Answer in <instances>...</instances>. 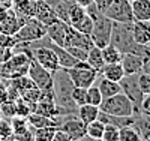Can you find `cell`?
Returning a JSON list of instances; mask_svg holds the SVG:
<instances>
[{
	"instance_id": "46",
	"label": "cell",
	"mask_w": 150,
	"mask_h": 141,
	"mask_svg": "<svg viewBox=\"0 0 150 141\" xmlns=\"http://www.w3.org/2000/svg\"><path fill=\"white\" fill-rule=\"evenodd\" d=\"M141 110L147 114H150V93L144 95L143 98V102H141Z\"/></svg>"
},
{
	"instance_id": "19",
	"label": "cell",
	"mask_w": 150,
	"mask_h": 141,
	"mask_svg": "<svg viewBox=\"0 0 150 141\" xmlns=\"http://www.w3.org/2000/svg\"><path fill=\"white\" fill-rule=\"evenodd\" d=\"M131 11L134 21H150V0H132Z\"/></svg>"
},
{
	"instance_id": "32",
	"label": "cell",
	"mask_w": 150,
	"mask_h": 141,
	"mask_svg": "<svg viewBox=\"0 0 150 141\" xmlns=\"http://www.w3.org/2000/svg\"><path fill=\"white\" fill-rule=\"evenodd\" d=\"M102 102V95L99 92V89L96 84H92L90 87H87V93H86V104H92L99 107Z\"/></svg>"
},
{
	"instance_id": "12",
	"label": "cell",
	"mask_w": 150,
	"mask_h": 141,
	"mask_svg": "<svg viewBox=\"0 0 150 141\" xmlns=\"http://www.w3.org/2000/svg\"><path fill=\"white\" fill-rule=\"evenodd\" d=\"M68 30H69V24L62 20H57L56 23L47 26V36L50 38L51 42H54L60 47H65Z\"/></svg>"
},
{
	"instance_id": "14",
	"label": "cell",
	"mask_w": 150,
	"mask_h": 141,
	"mask_svg": "<svg viewBox=\"0 0 150 141\" xmlns=\"http://www.w3.org/2000/svg\"><path fill=\"white\" fill-rule=\"evenodd\" d=\"M33 18H36L38 21H41L45 26H50L56 23L59 18L56 17V14L53 12L51 6H50L45 0H35V14Z\"/></svg>"
},
{
	"instance_id": "35",
	"label": "cell",
	"mask_w": 150,
	"mask_h": 141,
	"mask_svg": "<svg viewBox=\"0 0 150 141\" xmlns=\"http://www.w3.org/2000/svg\"><path fill=\"white\" fill-rule=\"evenodd\" d=\"M119 132H120V129L117 126H114V125H105L101 141H119Z\"/></svg>"
},
{
	"instance_id": "11",
	"label": "cell",
	"mask_w": 150,
	"mask_h": 141,
	"mask_svg": "<svg viewBox=\"0 0 150 141\" xmlns=\"http://www.w3.org/2000/svg\"><path fill=\"white\" fill-rule=\"evenodd\" d=\"M27 77L32 80L35 87H38L39 90L53 87V74L50 71H47L45 68H42L39 63H36L33 59L30 60V65H29V69H27Z\"/></svg>"
},
{
	"instance_id": "21",
	"label": "cell",
	"mask_w": 150,
	"mask_h": 141,
	"mask_svg": "<svg viewBox=\"0 0 150 141\" xmlns=\"http://www.w3.org/2000/svg\"><path fill=\"white\" fill-rule=\"evenodd\" d=\"M132 119H134V126L137 128V131L140 132L141 138H147L150 135V114L141 111H137L132 114Z\"/></svg>"
},
{
	"instance_id": "38",
	"label": "cell",
	"mask_w": 150,
	"mask_h": 141,
	"mask_svg": "<svg viewBox=\"0 0 150 141\" xmlns=\"http://www.w3.org/2000/svg\"><path fill=\"white\" fill-rule=\"evenodd\" d=\"M137 81H138V86H140L141 92L144 95L150 93V74L141 71L138 75H137Z\"/></svg>"
},
{
	"instance_id": "3",
	"label": "cell",
	"mask_w": 150,
	"mask_h": 141,
	"mask_svg": "<svg viewBox=\"0 0 150 141\" xmlns=\"http://www.w3.org/2000/svg\"><path fill=\"white\" fill-rule=\"evenodd\" d=\"M30 60H32L30 50L21 51V53H14L5 63L0 65V75H2V78L12 80L21 75H27Z\"/></svg>"
},
{
	"instance_id": "31",
	"label": "cell",
	"mask_w": 150,
	"mask_h": 141,
	"mask_svg": "<svg viewBox=\"0 0 150 141\" xmlns=\"http://www.w3.org/2000/svg\"><path fill=\"white\" fill-rule=\"evenodd\" d=\"M56 129H57L56 126L38 128V129H35V132H33V140L35 141H51Z\"/></svg>"
},
{
	"instance_id": "23",
	"label": "cell",
	"mask_w": 150,
	"mask_h": 141,
	"mask_svg": "<svg viewBox=\"0 0 150 141\" xmlns=\"http://www.w3.org/2000/svg\"><path fill=\"white\" fill-rule=\"evenodd\" d=\"M101 77H104V78H108L111 81H120L123 77H125V72H123V68L119 63H105L104 68L98 72Z\"/></svg>"
},
{
	"instance_id": "36",
	"label": "cell",
	"mask_w": 150,
	"mask_h": 141,
	"mask_svg": "<svg viewBox=\"0 0 150 141\" xmlns=\"http://www.w3.org/2000/svg\"><path fill=\"white\" fill-rule=\"evenodd\" d=\"M0 116H5L6 119H12L17 116L15 113V101H5L0 105Z\"/></svg>"
},
{
	"instance_id": "25",
	"label": "cell",
	"mask_w": 150,
	"mask_h": 141,
	"mask_svg": "<svg viewBox=\"0 0 150 141\" xmlns=\"http://www.w3.org/2000/svg\"><path fill=\"white\" fill-rule=\"evenodd\" d=\"M35 113L38 114H42V116H47V117H57L60 116V110L57 107V104L54 101H47V102H36L35 105Z\"/></svg>"
},
{
	"instance_id": "16",
	"label": "cell",
	"mask_w": 150,
	"mask_h": 141,
	"mask_svg": "<svg viewBox=\"0 0 150 141\" xmlns=\"http://www.w3.org/2000/svg\"><path fill=\"white\" fill-rule=\"evenodd\" d=\"M59 129L65 131L75 141V140H78V138L86 135V123L81 122L78 117H68L63 123L60 125Z\"/></svg>"
},
{
	"instance_id": "33",
	"label": "cell",
	"mask_w": 150,
	"mask_h": 141,
	"mask_svg": "<svg viewBox=\"0 0 150 141\" xmlns=\"http://www.w3.org/2000/svg\"><path fill=\"white\" fill-rule=\"evenodd\" d=\"M11 128H12V134H20L23 131L29 129V123H27V117L23 116H14L11 119Z\"/></svg>"
},
{
	"instance_id": "50",
	"label": "cell",
	"mask_w": 150,
	"mask_h": 141,
	"mask_svg": "<svg viewBox=\"0 0 150 141\" xmlns=\"http://www.w3.org/2000/svg\"><path fill=\"white\" fill-rule=\"evenodd\" d=\"M141 141H150V135H149L147 138H144V140H141Z\"/></svg>"
},
{
	"instance_id": "41",
	"label": "cell",
	"mask_w": 150,
	"mask_h": 141,
	"mask_svg": "<svg viewBox=\"0 0 150 141\" xmlns=\"http://www.w3.org/2000/svg\"><path fill=\"white\" fill-rule=\"evenodd\" d=\"M65 48L69 51V54L74 56L78 62L80 60H86V57H87V51L83 50V48H78V47H65Z\"/></svg>"
},
{
	"instance_id": "20",
	"label": "cell",
	"mask_w": 150,
	"mask_h": 141,
	"mask_svg": "<svg viewBox=\"0 0 150 141\" xmlns=\"http://www.w3.org/2000/svg\"><path fill=\"white\" fill-rule=\"evenodd\" d=\"M96 86L99 89V92H101L102 95V99L104 98H110L112 95H117L122 92V89H120V84L117 81H111L108 78H104V77H101L98 74V78H96Z\"/></svg>"
},
{
	"instance_id": "39",
	"label": "cell",
	"mask_w": 150,
	"mask_h": 141,
	"mask_svg": "<svg viewBox=\"0 0 150 141\" xmlns=\"http://www.w3.org/2000/svg\"><path fill=\"white\" fill-rule=\"evenodd\" d=\"M39 95H41L39 89H38V87H30V89H27V90H24L21 93V98L24 101L30 102V104H36V102L39 101Z\"/></svg>"
},
{
	"instance_id": "2",
	"label": "cell",
	"mask_w": 150,
	"mask_h": 141,
	"mask_svg": "<svg viewBox=\"0 0 150 141\" xmlns=\"http://www.w3.org/2000/svg\"><path fill=\"white\" fill-rule=\"evenodd\" d=\"M101 12L112 21L119 23H131L132 11H131V2L129 0H99L96 2Z\"/></svg>"
},
{
	"instance_id": "7",
	"label": "cell",
	"mask_w": 150,
	"mask_h": 141,
	"mask_svg": "<svg viewBox=\"0 0 150 141\" xmlns=\"http://www.w3.org/2000/svg\"><path fill=\"white\" fill-rule=\"evenodd\" d=\"M47 35V26L36 18H27L24 24L12 35L15 42H33Z\"/></svg>"
},
{
	"instance_id": "17",
	"label": "cell",
	"mask_w": 150,
	"mask_h": 141,
	"mask_svg": "<svg viewBox=\"0 0 150 141\" xmlns=\"http://www.w3.org/2000/svg\"><path fill=\"white\" fill-rule=\"evenodd\" d=\"M45 45H48V47L51 48V50L54 51V53H56L60 68H63V69H69V68H72V66L75 65V63L78 62L74 56H71V54H69V51H68L65 47H60V45H57V44L51 42V41H50V38H48V41H47V44H45Z\"/></svg>"
},
{
	"instance_id": "15",
	"label": "cell",
	"mask_w": 150,
	"mask_h": 141,
	"mask_svg": "<svg viewBox=\"0 0 150 141\" xmlns=\"http://www.w3.org/2000/svg\"><path fill=\"white\" fill-rule=\"evenodd\" d=\"M143 63L144 60L132 53H123L120 59V65L123 68L125 75H138L143 71Z\"/></svg>"
},
{
	"instance_id": "52",
	"label": "cell",
	"mask_w": 150,
	"mask_h": 141,
	"mask_svg": "<svg viewBox=\"0 0 150 141\" xmlns=\"http://www.w3.org/2000/svg\"><path fill=\"white\" fill-rule=\"evenodd\" d=\"M129 2H132V0H129Z\"/></svg>"
},
{
	"instance_id": "49",
	"label": "cell",
	"mask_w": 150,
	"mask_h": 141,
	"mask_svg": "<svg viewBox=\"0 0 150 141\" xmlns=\"http://www.w3.org/2000/svg\"><path fill=\"white\" fill-rule=\"evenodd\" d=\"M75 141H101V140H95V138H92V137H89V135H84V137L75 140Z\"/></svg>"
},
{
	"instance_id": "9",
	"label": "cell",
	"mask_w": 150,
	"mask_h": 141,
	"mask_svg": "<svg viewBox=\"0 0 150 141\" xmlns=\"http://www.w3.org/2000/svg\"><path fill=\"white\" fill-rule=\"evenodd\" d=\"M30 57L36 63H39L42 68H45L47 71H50L51 74L54 71L60 69L57 56H56V53L48 45H39V47L30 48Z\"/></svg>"
},
{
	"instance_id": "5",
	"label": "cell",
	"mask_w": 150,
	"mask_h": 141,
	"mask_svg": "<svg viewBox=\"0 0 150 141\" xmlns=\"http://www.w3.org/2000/svg\"><path fill=\"white\" fill-rule=\"evenodd\" d=\"M110 44H112L116 48H119L122 53H129V50L135 44L134 35H132V21L131 23L112 21Z\"/></svg>"
},
{
	"instance_id": "44",
	"label": "cell",
	"mask_w": 150,
	"mask_h": 141,
	"mask_svg": "<svg viewBox=\"0 0 150 141\" xmlns=\"http://www.w3.org/2000/svg\"><path fill=\"white\" fill-rule=\"evenodd\" d=\"M12 54V48H9V47H0V65L2 63H5Z\"/></svg>"
},
{
	"instance_id": "51",
	"label": "cell",
	"mask_w": 150,
	"mask_h": 141,
	"mask_svg": "<svg viewBox=\"0 0 150 141\" xmlns=\"http://www.w3.org/2000/svg\"><path fill=\"white\" fill-rule=\"evenodd\" d=\"M95 2H99V0H95Z\"/></svg>"
},
{
	"instance_id": "1",
	"label": "cell",
	"mask_w": 150,
	"mask_h": 141,
	"mask_svg": "<svg viewBox=\"0 0 150 141\" xmlns=\"http://www.w3.org/2000/svg\"><path fill=\"white\" fill-rule=\"evenodd\" d=\"M74 84L69 78L66 69L60 68L53 72V92H54V102L60 110V116H75L77 114V105L74 104L71 98V92Z\"/></svg>"
},
{
	"instance_id": "8",
	"label": "cell",
	"mask_w": 150,
	"mask_h": 141,
	"mask_svg": "<svg viewBox=\"0 0 150 141\" xmlns=\"http://www.w3.org/2000/svg\"><path fill=\"white\" fill-rule=\"evenodd\" d=\"M119 84H120V89H122V93L126 95L134 104V113L141 111V102H143L144 93L141 92V89L138 86L137 75H125L119 81Z\"/></svg>"
},
{
	"instance_id": "22",
	"label": "cell",
	"mask_w": 150,
	"mask_h": 141,
	"mask_svg": "<svg viewBox=\"0 0 150 141\" xmlns=\"http://www.w3.org/2000/svg\"><path fill=\"white\" fill-rule=\"evenodd\" d=\"M45 2L51 6L53 12L56 14V17H57L59 20L68 23L69 9H71V6L75 3L74 0H45Z\"/></svg>"
},
{
	"instance_id": "29",
	"label": "cell",
	"mask_w": 150,
	"mask_h": 141,
	"mask_svg": "<svg viewBox=\"0 0 150 141\" xmlns=\"http://www.w3.org/2000/svg\"><path fill=\"white\" fill-rule=\"evenodd\" d=\"M141 140H143V138H141L140 132L137 131V128H135L134 125L120 128L119 141H141Z\"/></svg>"
},
{
	"instance_id": "4",
	"label": "cell",
	"mask_w": 150,
	"mask_h": 141,
	"mask_svg": "<svg viewBox=\"0 0 150 141\" xmlns=\"http://www.w3.org/2000/svg\"><path fill=\"white\" fill-rule=\"evenodd\" d=\"M99 110L111 114V116H132L134 114V104L125 93H117L110 98H104Z\"/></svg>"
},
{
	"instance_id": "28",
	"label": "cell",
	"mask_w": 150,
	"mask_h": 141,
	"mask_svg": "<svg viewBox=\"0 0 150 141\" xmlns=\"http://www.w3.org/2000/svg\"><path fill=\"white\" fill-rule=\"evenodd\" d=\"M86 17V9L77 3H74L69 9V15H68V24L71 27H75L83 18Z\"/></svg>"
},
{
	"instance_id": "45",
	"label": "cell",
	"mask_w": 150,
	"mask_h": 141,
	"mask_svg": "<svg viewBox=\"0 0 150 141\" xmlns=\"http://www.w3.org/2000/svg\"><path fill=\"white\" fill-rule=\"evenodd\" d=\"M3 80H6V78H3ZM8 83H9V80H6L5 84L0 83V105H2L5 101H8V98H6V86H8Z\"/></svg>"
},
{
	"instance_id": "18",
	"label": "cell",
	"mask_w": 150,
	"mask_h": 141,
	"mask_svg": "<svg viewBox=\"0 0 150 141\" xmlns=\"http://www.w3.org/2000/svg\"><path fill=\"white\" fill-rule=\"evenodd\" d=\"M132 35L137 44H150V21H132Z\"/></svg>"
},
{
	"instance_id": "40",
	"label": "cell",
	"mask_w": 150,
	"mask_h": 141,
	"mask_svg": "<svg viewBox=\"0 0 150 141\" xmlns=\"http://www.w3.org/2000/svg\"><path fill=\"white\" fill-rule=\"evenodd\" d=\"M11 137H12L11 123L0 119V138H2V140H8V138H11Z\"/></svg>"
},
{
	"instance_id": "6",
	"label": "cell",
	"mask_w": 150,
	"mask_h": 141,
	"mask_svg": "<svg viewBox=\"0 0 150 141\" xmlns=\"http://www.w3.org/2000/svg\"><path fill=\"white\" fill-rule=\"evenodd\" d=\"M69 74V78L74 86L77 87H90L92 84L96 83L98 78V71H95L86 60L77 62L72 68L66 69Z\"/></svg>"
},
{
	"instance_id": "42",
	"label": "cell",
	"mask_w": 150,
	"mask_h": 141,
	"mask_svg": "<svg viewBox=\"0 0 150 141\" xmlns=\"http://www.w3.org/2000/svg\"><path fill=\"white\" fill-rule=\"evenodd\" d=\"M12 137H14V141H35L33 140V132L32 129L29 128V129L23 131L20 134H12Z\"/></svg>"
},
{
	"instance_id": "47",
	"label": "cell",
	"mask_w": 150,
	"mask_h": 141,
	"mask_svg": "<svg viewBox=\"0 0 150 141\" xmlns=\"http://www.w3.org/2000/svg\"><path fill=\"white\" fill-rule=\"evenodd\" d=\"M74 2L77 5H80V6H83V8H87L92 2H95V0H74Z\"/></svg>"
},
{
	"instance_id": "30",
	"label": "cell",
	"mask_w": 150,
	"mask_h": 141,
	"mask_svg": "<svg viewBox=\"0 0 150 141\" xmlns=\"http://www.w3.org/2000/svg\"><path fill=\"white\" fill-rule=\"evenodd\" d=\"M104 128L105 125L101 122V120H93L90 123L86 125V135H89L95 140H101L102 138V132H104Z\"/></svg>"
},
{
	"instance_id": "10",
	"label": "cell",
	"mask_w": 150,
	"mask_h": 141,
	"mask_svg": "<svg viewBox=\"0 0 150 141\" xmlns=\"http://www.w3.org/2000/svg\"><path fill=\"white\" fill-rule=\"evenodd\" d=\"M111 29H112V20H110L105 15H102L101 18L93 21V29H92V33H90L93 45L98 47V48H102L107 44H110Z\"/></svg>"
},
{
	"instance_id": "24",
	"label": "cell",
	"mask_w": 150,
	"mask_h": 141,
	"mask_svg": "<svg viewBox=\"0 0 150 141\" xmlns=\"http://www.w3.org/2000/svg\"><path fill=\"white\" fill-rule=\"evenodd\" d=\"M98 114H99V107L92 105V104H83V105H80L77 108V117L81 122H84L86 125L96 120Z\"/></svg>"
},
{
	"instance_id": "27",
	"label": "cell",
	"mask_w": 150,
	"mask_h": 141,
	"mask_svg": "<svg viewBox=\"0 0 150 141\" xmlns=\"http://www.w3.org/2000/svg\"><path fill=\"white\" fill-rule=\"evenodd\" d=\"M101 53H102V59L105 63H119L123 56L122 51L119 48H116L112 44H107L105 47H102Z\"/></svg>"
},
{
	"instance_id": "13",
	"label": "cell",
	"mask_w": 150,
	"mask_h": 141,
	"mask_svg": "<svg viewBox=\"0 0 150 141\" xmlns=\"http://www.w3.org/2000/svg\"><path fill=\"white\" fill-rule=\"evenodd\" d=\"M65 47H78V48H83L86 51H89L93 47V42H92V38L89 35L81 33V32L75 30L74 27H71V26H69Z\"/></svg>"
},
{
	"instance_id": "34",
	"label": "cell",
	"mask_w": 150,
	"mask_h": 141,
	"mask_svg": "<svg viewBox=\"0 0 150 141\" xmlns=\"http://www.w3.org/2000/svg\"><path fill=\"white\" fill-rule=\"evenodd\" d=\"M86 93H87V89L86 87H77V86H74L72 92H71V98H72L74 104L77 105V107L86 104Z\"/></svg>"
},
{
	"instance_id": "48",
	"label": "cell",
	"mask_w": 150,
	"mask_h": 141,
	"mask_svg": "<svg viewBox=\"0 0 150 141\" xmlns=\"http://www.w3.org/2000/svg\"><path fill=\"white\" fill-rule=\"evenodd\" d=\"M143 71L150 74V56L147 59H144V63H143Z\"/></svg>"
},
{
	"instance_id": "26",
	"label": "cell",
	"mask_w": 150,
	"mask_h": 141,
	"mask_svg": "<svg viewBox=\"0 0 150 141\" xmlns=\"http://www.w3.org/2000/svg\"><path fill=\"white\" fill-rule=\"evenodd\" d=\"M86 62L89 63V65L95 69V71H101L105 65V62L102 59V53H101V48H98V47H92L89 51H87V57H86Z\"/></svg>"
},
{
	"instance_id": "43",
	"label": "cell",
	"mask_w": 150,
	"mask_h": 141,
	"mask_svg": "<svg viewBox=\"0 0 150 141\" xmlns=\"http://www.w3.org/2000/svg\"><path fill=\"white\" fill-rule=\"evenodd\" d=\"M51 141H74V140H72L65 131H62V129H59V128H57Z\"/></svg>"
},
{
	"instance_id": "37",
	"label": "cell",
	"mask_w": 150,
	"mask_h": 141,
	"mask_svg": "<svg viewBox=\"0 0 150 141\" xmlns=\"http://www.w3.org/2000/svg\"><path fill=\"white\" fill-rule=\"evenodd\" d=\"M75 30H78V32H81V33H86V35H89L90 36V33H92V29H93V20L86 14V17L75 26L74 27Z\"/></svg>"
},
{
	"instance_id": "53",
	"label": "cell",
	"mask_w": 150,
	"mask_h": 141,
	"mask_svg": "<svg viewBox=\"0 0 150 141\" xmlns=\"http://www.w3.org/2000/svg\"><path fill=\"white\" fill-rule=\"evenodd\" d=\"M149 45H150V44H149Z\"/></svg>"
}]
</instances>
